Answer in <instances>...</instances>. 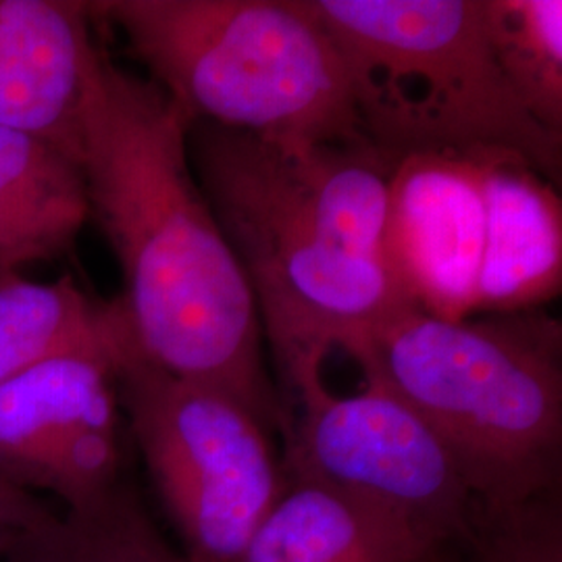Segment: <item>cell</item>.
<instances>
[{"label":"cell","instance_id":"obj_1","mask_svg":"<svg viewBox=\"0 0 562 562\" xmlns=\"http://www.w3.org/2000/svg\"><path fill=\"white\" fill-rule=\"evenodd\" d=\"M188 120L157 83L99 48L76 157L90 222L120 262L132 355L220 387L269 429L281 411L262 367L252 288L190 161Z\"/></svg>","mask_w":562,"mask_h":562},{"label":"cell","instance_id":"obj_17","mask_svg":"<svg viewBox=\"0 0 562 562\" xmlns=\"http://www.w3.org/2000/svg\"><path fill=\"white\" fill-rule=\"evenodd\" d=\"M448 562H562V492L503 510H480Z\"/></svg>","mask_w":562,"mask_h":562},{"label":"cell","instance_id":"obj_13","mask_svg":"<svg viewBox=\"0 0 562 562\" xmlns=\"http://www.w3.org/2000/svg\"><path fill=\"white\" fill-rule=\"evenodd\" d=\"M88 222L76 157L0 125V273L67 255Z\"/></svg>","mask_w":562,"mask_h":562},{"label":"cell","instance_id":"obj_15","mask_svg":"<svg viewBox=\"0 0 562 562\" xmlns=\"http://www.w3.org/2000/svg\"><path fill=\"white\" fill-rule=\"evenodd\" d=\"M2 562H190L155 527L125 482L92 503L20 531Z\"/></svg>","mask_w":562,"mask_h":562},{"label":"cell","instance_id":"obj_4","mask_svg":"<svg viewBox=\"0 0 562 562\" xmlns=\"http://www.w3.org/2000/svg\"><path fill=\"white\" fill-rule=\"evenodd\" d=\"M88 7L192 123L290 146L367 140L346 60L304 0Z\"/></svg>","mask_w":562,"mask_h":562},{"label":"cell","instance_id":"obj_14","mask_svg":"<svg viewBox=\"0 0 562 562\" xmlns=\"http://www.w3.org/2000/svg\"><path fill=\"white\" fill-rule=\"evenodd\" d=\"M81 350H132L117 301H97L71 276L0 273V383Z\"/></svg>","mask_w":562,"mask_h":562},{"label":"cell","instance_id":"obj_12","mask_svg":"<svg viewBox=\"0 0 562 562\" xmlns=\"http://www.w3.org/2000/svg\"><path fill=\"white\" fill-rule=\"evenodd\" d=\"M450 550L392 508L290 475L238 562H440Z\"/></svg>","mask_w":562,"mask_h":562},{"label":"cell","instance_id":"obj_20","mask_svg":"<svg viewBox=\"0 0 562 562\" xmlns=\"http://www.w3.org/2000/svg\"><path fill=\"white\" fill-rule=\"evenodd\" d=\"M440 562H448V557H443L442 561Z\"/></svg>","mask_w":562,"mask_h":562},{"label":"cell","instance_id":"obj_16","mask_svg":"<svg viewBox=\"0 0 562 562\" xmlns=\"http://www.w3.org/2000/svg\"><path fill=\"white\" fill-rule=\"evenodd\" d=\"M485 23L522 106L562 138V0H485Z\"/></svg>","mask_w":562,"mask_h":562},{"label":"cell","instance_id":"obj_3","mask_svg":"<svg viewBox=\"0 0 562 562\" xmlns=\"http://www.w3.org/2000/svg\"><path fill=\"white\" fill-rule=\"evenodd\" d=\"M341 350L440 436L482 510L562 492L561 323L404 308Z\"/></svg>","mask_w":562,"mask_h":562},{"label":"cell","instance_id":"obj_18","mask_svg":"<svg viewBox=\"0 0 562 562\" xmlns=\"http://www.w3.org/2000/svg\"><path fill=\"white\" fill-rule=\"evenodd\" d=\"M55 515L36 494L0 480V525L15 531H32L55 519Z\"/></svg>","mask_w":562,"mask_h":562},{"label":"cell","instance_id":"obj_6","mask_svg":"<svg viewBox=\"0 0 562 562\" xmlns=\"http://www.w3.org/2000/svg\"><path fill=\"white\" fill-rule=\"evenodd\" d=\"M120 402L190 562H238L285 490L269 427L220 387L130 355Z\"/></svg>","mask_w":562,"mask_h":562},{"label":"cell","instance_id":"obj_9","mask_svg":"<svg viewBox=\"0 0 562 562\" xmlns=\"http://www.w3.org/2000/svg\"><path fill=\"white\" fill-rule=\"evenodd\" d=\"M483 236L480 155L415 153L398 159L383 246L406 301L446 322L473 317Z\"/></svg>","mask_w":562,"mask_h":562},{"label":"cell","instance_id":"obj_19","mask_svg":"<svg viewBox=\"0 0 562 562\" xmlns=\"http://www.w3.org/2000/svg\"><path fill=\"white\" fill-rule=\"evenodd\" d=\"M18 533H20V531L0 525V562L7 557V552H9V548H11V543H13Z\"/></svg>","mask_w":562,"mask_h":562},{"label":"cell","instance_id":"obj_10","mask_svg":"<svg viewBox=\"0 0 562 562\" xmlns=\"http://www.w3.org/2000/svg\"><path fill=\"white\" fill-rule=\"evenodd\" d=\"M99 48L88 2L0 0V125L76 157L81 101Z\"/></svg>","mask_w":562,"mask_h":562},{"label":"cell","instance_id":"obj_11","mask_svg":"<svg viewBox=\"0 0 562 562\" xmlns=\"http://www.w3.org/2000/svg\"><path fill=\"white\" fill-rule=\"evenodd\" d=\"M480 169L485 236L473 317L536 311L561 294L559 190L513 155L483 153Z\"/></svg>","mask_w":562,"mask_h":562},{"label":"cell","instance_id":"obj_2","mask_svg":"<svg viewBox=\"0 0 562 562\" xmlns=\"http://www.w3.org/2000/svg\"><path fill=\"white\" fill-rule=\"evenodd\" d=\"M188 150L285 378L415 308L383 246L396 157L369 140L290 146L201 121Z\"/></svg>","mask_w":562,"mask_h":562},{"label":"cell","instance_id":"obj_7","mask_svg":"<svg viewBox=\"0 0 562 562\" xmlns=\"http://www.w3.org/2000/svg\"><path fill=\"white\" fill-rule=\"evenodd\" d=\"M322 367L288 375L302 408L290 429L288 475L382 504L446 548L461 546L482 506L440 436L375 383L352 396L331 394Z\"/></svg>","mask_w":562,"mask_h":562},{"label":"cell","instance_id":"obj_8","mask_svg":"<svg viewBox=\"0 0 562 562\" xmlns=\"http://www.w3.org/2000/svg\"><path fill=\"white\" fill-rule=\"evenodd\" d=\"M130 352H71L0 383V480L65 508L123 482L117 378Z\"/></svg>","mask_w":562,"mask_h":562},{"label":"cell","instance_id":"obj_5","mask_svg":"<svg viewBox=\"0 0 562 562\" xmlns=\"http://www.w3.org/2000/svg\"><path fill=\"white\" fill-rule=\"evenodd\" d=\"M338 44L362 136L415 153H504L561 181L562 138L522 106L496 59L485 0H304Z\"/></svg>","mask_w":562,"mask_h":562}]
</instances>
